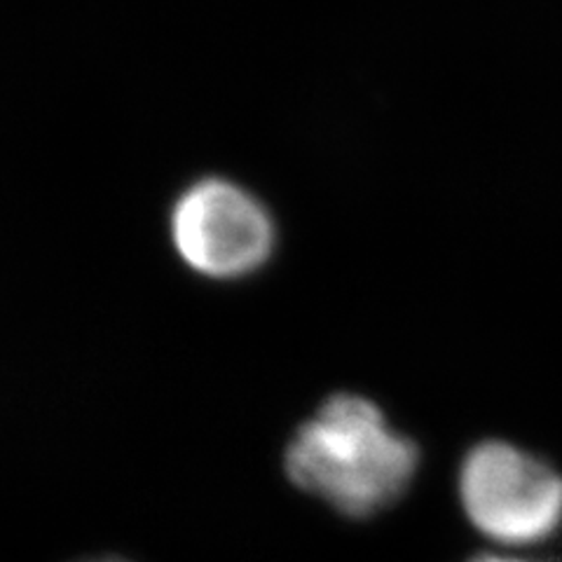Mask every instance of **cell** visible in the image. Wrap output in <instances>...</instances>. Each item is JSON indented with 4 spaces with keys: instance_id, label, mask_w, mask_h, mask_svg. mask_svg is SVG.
Instances as JSON below:
<instances>
[{
    "instance_id": "6da1fadb",
    "label": "cell",
    "mask_w": 562,
    "mask_h": 562,
    "mask_svg": "<svg viewBox=\"0 0 562 562\" xmlns=\"http://www.w3.org/2000/svg\"><path fill=\"white\" fill-rule=\"evenodd\" d=\"M284 462L297 487L349 518H368L406 495L419 452L373 401L336 394L295 431Z\"/></svg>"
},
{
    "instance_id": "7a4b0ae2",
    "label": "cell",
    "mask_w": 562,
    "mask_h": 562,
    "mask_svg": "<svg viewBox=\"0 0 562 562\" xmlns=\"http://www.w3.org/2000/svg\"><path fill=\"white\" fill-rule=\"evenodd\" d=\"M171 241L192 272L233 281L266 266L277 246V227L254 192L211 176L176 200Z\"/></svg>"
},
{
    "instance_id": "3957f363",
    "label": "cell",
    "mask_w": 562,
    "mask_h": 562,
    "mask_svg": "<svg viewBox=\"0 0 562 562\" xmlns=\"http://www.w3.org/2000/svg\"><path fill=\"white\" fill-rule=\"evenodd\" d=\"M460 497L469 520L499 543H537L562 525V476L508 443L487 441L467 454Z\"/></svg>"
},
{
    "instance_id": "277c9868",
    "label": "cell",
    "mask_w": 562,
    "mask_h": 562,
    "mask_svg": "<svg viewBox=\"0 0 562 562\" xmlns=\"http://www.w3.org/2000/svg\"><path fill=\"white\" fill-rule=\"evenodd\" d=\"M471 562H522V560H514V558H502V555H490V553H485V555L473 558Z\"/></svg>"
},
{
    "instance_id": "5b68a950",
    "label": "cell",
    "mask_w": 562,
    "mask_h": 562,
    "mask_svg": "<svg viewBox=\"0 0 562 562\" xmlns=\"http://www.w3.org/2000/svg\"><path fill=\"white\" fill-rule=\"evenodd\" d=\"M82 562H130L125 558H113V555H105V558H92V560H82Z\"/></svg>"
}]
</instances>
